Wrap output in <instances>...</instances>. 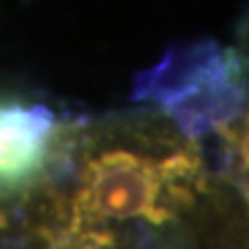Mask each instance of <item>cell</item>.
Instances as JSON below:
<instances>
[{
	"label": "cell",
	"instance_id": "obj_1",
	"mask_svg": "<svg viewBox=\"0 0 249 249\" xmlns=\"http://www.w3.org/2000/svg\"><path fill=\"white\" fill-rule=\"evenodd\" d=\"M245 193L173 116L129 108L60 121L4 232L19 249H247Z\"/></svg>",
	"mask_w": 249,
	"mask_h": 249
},
{
	"label": "cell",
	"instance_id": "obj_2",
	"mask_svg": "<svg viewBox=\"0 0 249 249\" xmlns=\"http://www.w3.org/2000/svg\"><path fill=\"white\" fill-rule=\"evenodd\" d=\"M133 98L158 104L193 137H216L245 121V71L235 50L193 44L139 75Z\"/></svg>",
	"mask_w": 249,
	"mask_h": 249
},
{
	"label": "cell",
	"instance_id": "obj_3",
	"mask_svg": "<svg viewBox=\"0 0 249 249\" xmlns=\"http://www.w3.org/2000/svg\"><path fill=\"white\" fill-rule=\"evenodd\" d=\"M58 116L46 104L0 98V232L6 212L40 181L48 166Z\"/></svg>",
	"mask_w": 249,
	"mask_h": 249
},
{
	"label": "cell",
	"instance_id": "obj_4",
	"mask_svg": "<svg viewBox=\"0 0 249 249\" xmlns=\"http://www.w3.org/2000/svg\"><path fill=\"white\" fill-rule=\"evenodd\" d=\"M9 247H11V243H6V239L0 235V249H9Z\"/></svg>",
	"mask_w": 249,
	"mask_h": 249
}]
</instances>
